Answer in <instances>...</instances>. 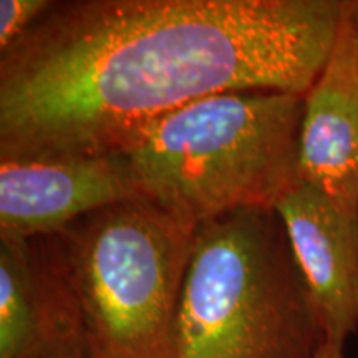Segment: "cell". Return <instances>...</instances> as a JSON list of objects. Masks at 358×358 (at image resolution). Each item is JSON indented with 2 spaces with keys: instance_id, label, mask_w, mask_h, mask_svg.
<instances>
[{
  "instance_id": "cell-8",
  "label": "cell",
  "mask_w": 358,
  "mask_h": 358,
  "mask_svg": "<svg viewBox=\"0 0 358 358\" xmlns=\"http://www.w3.org/2000/svg\"><path fill=\"white\" fill-rule=\"evenodd\" d=\"M299 179L358 204V0H347L332 50L303 96Z\"/></svg>"
},
{
  "instance_id": "cell-7",
  "label": "cell",
  "mask_w": 358,
  "mask_h": 358,
  "mask_svg": "<svg viewBox=\"0 0 358 358\" xmlns=\"http://www.w3.org/2000/svg\"><path fill=\"white\" fill-rule=\"evenodd\" d=\"M325 340L358 332V204L299 179L275 204Z\"/></svg>"
},
{
  "instance_id": "cell-4",
  "label": "cell",
  "mask_w": 358,
  "mask_h": 358,
  "mask_svg": "<svg viewBox=\"0 0 358 358\" xmlns=\"http://www.w3.org/2000/svg\"><path fill=\"white\" fill-rule=\"evenodd\" d=\"M196 229L136 198L55 234L82 307L90 358H176Z\"/></svg>"
},
{
  "instance_id": "cell-5",
  "label": "cell",
  "mask_w": 358,
  "mask_h": 358,
  "mask_svg": "<svg viewBox=\"0 0 358 358\" xmlns=\"http://www.w3.org/2000/svg\"><path fill=\"white\" fill-rule=\"evenodd\" d=\"M0 358H90L57 236L0 239Z\"/></svg>"
},
{
  "instance_id": "cell-9",
  "label": "cell",
  "mask_w": 358,
  "mask_h": 358,
  "mask_svg": "<svg viewBox=\"0 0 358 358\" xmlns=\"http://www.w3.org/2000/svg\"><path fill=\"white\" fill-rule=\"evenodd\" d=\"M53 0H0V53L32 29Z\"/></svg>"
},
{
  "instance_id": "cell-1",
  "label": "cell",
  "mask_w": 358,
  "mask_h": 358,
  "mask_svg": "<svg viewBox=\"0 0 358 358\" xmlns=\"http://www.w3.org/2000/svg\"><path fill=\"white\" fill-rule=\"evenodd\" d=\"M347 0H55L0 53V159L120 153L236 90L306 95Z\"/></svg>"
},
{
  "instance_id": "cell-6",
  "label": "cell",
  "mask_w": 358,
  "mask_h": 358,
  "mask_svg": "<svg viewBox=\"0 0 358 358\" xmlns=\"http://www.w3.org/2000/svg\"><path fill=\"white\" fill-rule=\"evenodd\" d=\"M136 198L145 196L122 153L0 159V239L55 236Z\"/></svg>"
},
{
  "instance_id": "cell-2",
  "label": "cell",
  "mask_w": 358,
  "mask_h": 358,
  "mask_svg": "<svg viewBox=\"0 0 358 358\" xmlns=\"http://www.w3.org/2000/svg\"><path fill=\"white\" fill-rule=\"evenodd\" d=\"M303 96L236 90L199 98L148 124L120 153L146 199L194 226L274 209L299 181Z\"/></svg>"
},
{
  "instance_id": "cell-3",
  "label": "cell",
  "mask_w": 358,
  "mask_h": 358,
  "mask_svg": "<svg viewBox=\"0 0 358 358\" xmlns=\"http://www.w3.org/2000/svg\"><path fill=\"white\" fill-rule=\"evenodd\" d=\"M324 342L275 209H241L198 226L176 358H315Z\"/></svg>"
},
{
  "instance_id": "cell-10",
  "label": "cell",
  "mask_w": 358,
  "mask_h": 358,
  "mask_svg": "<svg viewBox=\"0 0 358 358\" xmlns=\"http://www.w3.org/2000/svg\"><path fill=\"white\" fill-rule=\"evenodd\" d=\"M315 358H345V353H343V345L342 343L330 342V340H325L319 348V353H317Z\"/></svg>"
}]
</instances>
